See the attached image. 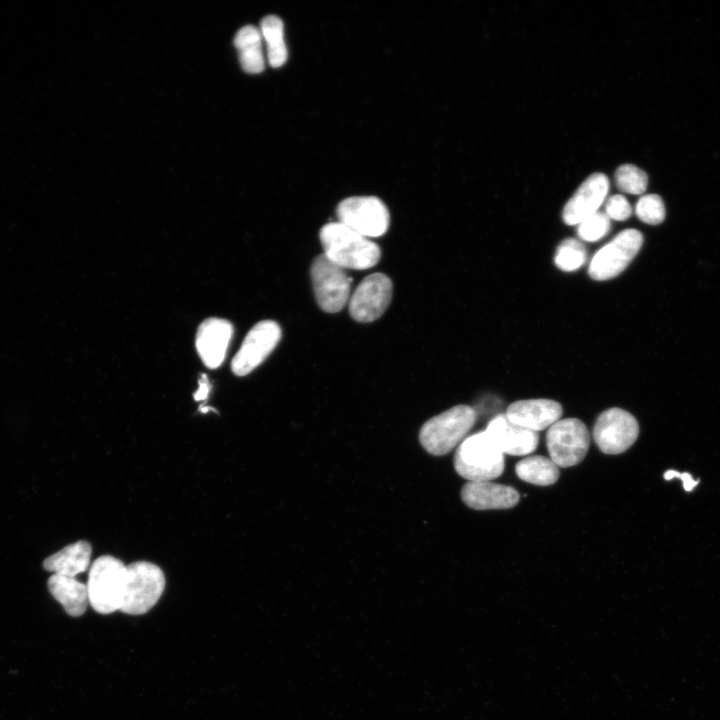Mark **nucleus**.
<instances>
[{
	"label": "nucleus",
	"mask_w": 720,
	"mask_h": 720,
	"mask_svg": "<svg viewBox=\"0 0 720 720\" xmlns=\"http://www.w3.org/2000/svg\"><path fill=\"white\" fill-rule=\"evenodd\" d=\"M324 255L343 269L365 270L381 257L379 246L340 222L325 224L319 233Z\"/></svg>",
	"instance_id": "nucleus-1"
},
{
	"label": "nucleus",
	"mask_w": 720,
	"mask_h": 720,
	"mask_svg": "<svg viewBox=\"0 0 720 720\" xmlns=\"http://www.w3.org/2000/svg\"><path fill=\"white\" fill-rule=\"evenodd\" d=\"M475 421L472 407L454 406L426 421L420 429L419 441L428 453L445 455L461 444Z\"/></svg>",
	"instance_id": "nucleus-2"
},
{
	"label": "nucleus",
	"mask_w": 720,
	"mask_h": 720,
	"mask_svg": "<svg viewBox=\"0 0 720 720\" xmlns=\"http://www.w3.org/2000/svg\"><path fill=\"white\" fill-rule=\"evenodd\" d=\"M454 467L461 477L469 481H490L503 473L504 454L485 430L480 431L465 438L458 446Z\"/></svg>",
	"instance_id": "nucleus-3"
},
{
	"label": "nucleus",
	"mask_w": 720,
	"mask_h": 720,
	"mask_svg": "<svg viewBox=\"0 0 720 720\" xmlns=\"http://www.w3.org/2000/svg\"><path fill=\"white\" fill-rule=\"evenodd\" d=\"M126 565L110 555L97 558L86 584L91 607L100 614L120 610L125 588Z\"/></svg>",
	"instance_id": "nucleus-4"
},
{
	"label": "nucleus",
	"mask_w": 720,
	"mask_h": 720,
	"mask_svg": "<svg viewBox=\"0 0 720 720\" xmlns=\"http://www.w3.org/2000/svg\"><path fill=\"white\" fill-rule=\"evenodd\" d=\"M164 588L165 576L159 566L146 561L127 565L120 611L129 615L148 612L157 603Z\"/></svg>",
	"instance_id": "nucleus-5"
},
{
	"label": "nucleus",
	"mask_w": 720,
	"mask_h": 720,
	"mask_svg": "<svg viewBox=\"0 0 720 720\" xmlns=\"http://www.w3.org/2000/svg\"><path fill=\"white\" fill-rule=\"evenodd\" d=\"M311 279L316 301L324 312H339L349 301L352 278L324 254L313 260Z\"/></svg>",
	"instance_id": "nucleus-6"
},
{
	"label": "nucleus",
	"mask_w": 720,
	"mask_h": 720,
	"mask_svg": "<svg viewBox=\"0 0 720 720\" xmlns=\"http://www.w3.org/2000/svg\"><path fill=\"white\" fill-rule=\"evenodd\" d=\"M336 214L338 222L367 238L384 235L390 223L386 205L375 196L346 198L338 204Z\"/></svg>",
	"instance_id": "nucleus-7"
},
{
	"label": "nucleus",
	"mask_w": 720,
	"mask_h": 720,
	"mask_svg": "<svg viewBox=\"0 0 720 720\" xmlns=\"http://www.w3.org/2000/svg\"><path fill=\"white\" fill-rule=\"evenodd\" d=\"M546 445L550 459L558 467L579 464L586 456L590 445V433L579 419L558 420L546 434Z\"/></svg>",
	"instance_id": "nucleus-8"
},
{
	"label": "nucleus",
	"mask_w": 720,
	"mask_h": 720,
	"mask_svg": "<svg viewBox=\"0 0 720 720\" xmlns=\"http://www.w3.org/2000/svg\"><path fill=\"white\" fill-rule=\"evenodd\" d=\"M643 244V235L636 229L619 232L593 256L588 273L597 281L608 280L623 272Z\"/></svg>",
	"instance_id": "nucleus-9"
},
{
	"label": "nucleus",
	"mask_w": 720,
	"mask_h": 720,
	"mask_svg": "<svg viewBox=\"0 0 720 720\" xmlns=\"http://www.w3.org/2000/svg\"><path fill=\"white\" fill-rule=\"evenodd\" d=\"M639 425L629 412L613 407L603 411L593 428V439L605 454L623 453L636 441Z\"/></svg>",
	"instance_id": "nucleus-10"
},
{
	"label": "nucleus",
	"mask_w": 720,
	"mask_h": 720,
	"mask_svg": "<svg viewBox=\"0 0 720 720\" xmlns=\"http://www.w3.org/2000/svg\"><path fill=\"white\" fill-rule=\"evenodd\" d=\"M281 339V328L273 320L255 324L247 333L234 356L231 368L235 375L245 376L262 364Z\"/></svg>",
	"instance_id": "nucleus-11"
},
{
	"label": "nucleus",
	"mask_w": 720,
	"mask_h": 720,
	"mask_svg": "<svg viewBox=\"0 0 720 720\" xmlns=\"http://www.w3.org/2000/svg\"><path fill=\"white\" fill-rule=\"evenodd\" d=\"M393 292L391 279L383 273L366 276L349 299L351 317L361 323L377 320L390 304Z\"/></svg>",
	"instance_id": "nucleus-12"
},
{
	"label": "nucleus",
	"mask_w": 720,
	"mask_h": 720,
	"mask_svg": "<svg viewBox=\"0 0 720 720\" xmlns=\"http://www.w3.org/2000/svg\"><path fill=\"white\" fill-rule=\"evenodd\" d=\"M609 179L603 173L591 174L566 202L562 218L567 225H578L596 213L609 191Z\"/></svg>",
	"instance_id": "nucleus-13"
},
{
	"label": "nucleus",
	"mask_w": 720,
	"mask_h": 720,
	"mask_svg": "<svg viewBox=\"0 0 720 720\" xmlns=\"http://www.w3.org/2000/svg\"><path fill=\"white\" fill-rule=\"evenodd\" d=\"M233 334L232 324L220 318L204 320L196 334V349L210 369L218 368L224 361Z\"/></svg>",
	"instance_id": "nucleus-14"
},
{
	"label": "nucleus",
	"mask_w": 720,
	"mask_h": 720,
	"mask_svg": "<svg viewBox=\"0 0 720 720\" xmlns=\"http://www.w3.org/2000/svg\"><path fill=\"white\" fill-rule=\"evenodd\" d=\"M485 431L503 454L512 456L532 453L539 442L537 432L511 423L505 414H499L491 419Z\"/></svg>",
	"instance_id": "nucleus-15"
},
{
	"label": "nucleus",
	"mask_w": 720,
	"mask_h": 720,
	"mask_svg": "<svg viewBox=\"0 0 720 720\" xmlns=\"http://www.w3.org/2000/svg\"><path fill=\"white\" fill-rule=\"evenodd\" d=\"M562 413V406L554 400L528 399L510 404L505 415L511 423L538 433L560 420Z\"/></svg>",
	"instance_id": "nucleus-16"
},
{
	"label": "nucleus",
	"mask_w": 720,
	"mask_h": 720,
	"mask_svg": "<svg viewBox=\"0 0 720 720\" xmlns=\"http://www.w3.org/2000/svg\"><path fill=\"white\" fill-rule=\"evenodd\" d=\"M461 498L475 510L508 509L518 503L520 495L511 486L490 481H469L462 487Z\"/></svg>",
	"instance_id": "nucleus-17"
},
{
	"label": "nucleus",
	"mask_w": 720,
	"mask_h": 720,
	"mask_svg": "<svg viewBox=\"0 0 720 720\" xmlns=\"http://www.w3.org/2000/svg\"><path fill=\"white\" fill-rule=\"evenodd\" d=\"M91 552V545L80 540L47 557L43 567L53 574L75 577L88 569Z\"/></svg>",
	"instance_id": "nucleus-18"
},
{
	"label": "nucleus",
	"mask_w": 720,
	"mask_h": 720,
	"mask_svg": "<svg viewBox=\"0 0 720 720\" xmlns=\"http://www.w3.org/2000/svg\"><path fill=\"white\" fill-rule=\"evenodd\" d=\"M48 588L70 616L78 617L86 611L89 603L87 586L75 577L53 574L48 579Z\"/></svg>",
	"instance_id": "nucleus-19"
},
{
	"label": "nucleus",
	"mask_w": 720,
	"mask_h": 720,
	"mask_svg": "<svg viewBox=\"0 0 720 720\" xmlns=\"http://www.w3.org/2000/svg\"><path fill=\"white\" fill-rule=\"evenodd\" d=\"M234 45L245 72L257 74L263 71L265 64L260 29L252 25L242 27L235 35Z\"/></svg>",
	"instance_id": "nucleus-20"
},
{
	"label": "nucleus",
	"mask_w": 720,
	"mask_h": 720,
	"mask_svg": "<svg viewBox=\"0 0 720 720\" xmlns=\"http://www.w3.org/2000/svg\"><path fill=\"white\" fill-rule=\"evenodd\" d=\"M515 471L521 480L539 486L552 485L559 478L558 466L550 458L540 455L520 460Z\"/></svg>",
	"instance_id": "nucleus-21"
},
{
	"label": "nucleus",
	"mask_w": 720,
	"mask_h": 720,
	"mask_svg": "<svg viewBox=\"0 0 720 720\" xmlns=\"http://www.w3.org/2000/svg\"><path fill=\"white\" fill-rule=\"evenodd\" d=\"M260 32L266 42L269 64L273 68L282 66L288 56L282 20L276 15L264 17L260 24Z\"/></svg>",
	"instance_id": "nucleus-22"
},
{
	"label": "nucleus",
	"mask_w": 720,
	"mask_h": 720,
	"mask_svg": "<svg viewBox=\"0 0 720 720\" xmlns=\"http://www.w3.org/2000/svg\"><path fill=\"white\" fill-rule=\"evenodd\" d=\"M587 259V250L583 243L575 238H567L558 246L554 262L563 271L579 269Z\"/></svg>",
	"instance_id": "nucleus-23"
},
{
	"label": "nucleus",
	"mask_w": 720,
	"mask_h": 720,
	"mask_svg": "<svg viewBox=\"0 0 720 720\" xmlns=\"http://www.w3.org/2000/svg\"><path fill=\"white\" fill-rule=\"evenodd\" d=\"M615 182L622 192L639 195L647 189L648 176L637 166L624 164L617 168L615 172Z\"/></svg>",
	"instance_id": "nucleus-24"
},
{
	"label": "nucleus",
	"mask_w": 720,
	"mask_h": 720,
	"mask_svg": "<svg viewBox=\"0 0 720 720\" xmlns=\"http://www.w3.org/2000/svg\"><path fill=\"white\" fill-rule=\"evenodd\" d=\"M610 227L609 217L597 211L577 225V235L583 241L595 242L606 236Z\"/></svg>",
	"instance_id": "nucleus-25"
},
{
	"label": "nucleus",
	"mask_w": 720,
	"mask_h": 720,
	"mask_svg": "<svg viewBox=\"0 0 720 720\" xmlns=\"http://www.w3.org/2000/svg\"><path fill=\"white\" fill-rule=\"evenodd\" d=\"M637 217L644 223L657 225L665 219V205L657 194L642 196L635 207Z\"/></svg>",
	"instance_id": "nucleus-26"
},
{
	"label": "nucleus",
	"mask_w": 720,
	"mask_h": 720,
	"mask_svg": "<svg viewBox=\"0 0 720 720\" xmlns=\"http://www.w3.org/2000/svg\"><path fill=\"white\" fill-rule=\"evenodd\" d=\"M605 214L609 219L624 221L632 214V208L628 200L620 194L613 195L606 200Z\"/></svg>",
	"instance_id": "nucleus-27"
},
{
	"label": "nucleus",
	"mask_w": 720,
	"mask_h": 720,
	"mask_svg": "<svg viewBox=\"0 0 720 720\" xmlns=\"http://www.w3.org/2000/svg\"><path fill=\"white\" fill-rule=\"evenodd\" d=\"M675 477H678L683 480V486L686 491H691L699 482L698 480H694L689 473L682 474L675 470H668L664 474V478L666 480H671Z\"/></svg>",
	"instance_id": "nucleus-28"
},
{
	"label": "nucleus",
	"mask_w": 720,
	"mask_h": 720,
	"mask_svg": "<svg viewBox=\"0 0 720 720\" xmlns=\"http://www.w3.org/2000/svg\"><path fill=\"white\" fill-rule=\"evenodd\" d=\"M211 385L205 374H202L199 379L198 389L194 393V399L196 401H204L207 399L210 392Z\"/></svg>",
	"instance_id": "nucleus-29"
}]
</instances>
